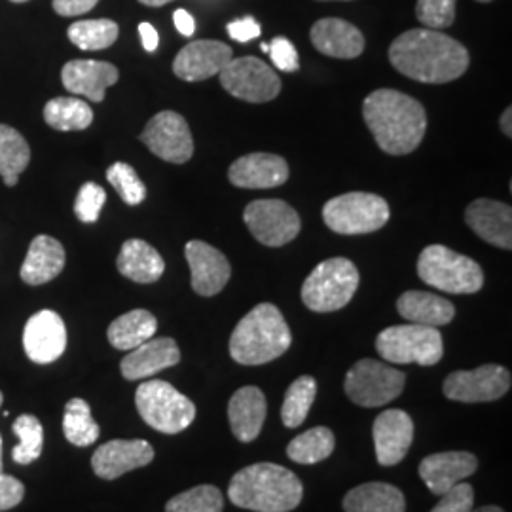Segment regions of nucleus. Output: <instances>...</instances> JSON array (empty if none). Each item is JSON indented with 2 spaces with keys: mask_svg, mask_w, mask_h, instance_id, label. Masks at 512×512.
<instances>
[{
  "mask_svg": "<svg viewBox=\"0 0 512 512\" xmlns=\"http://www.w3.org/2000/svg\"><path fill=\"white\" fill-rule=\"evenodd\" d=\"M389 61L399 73L423 84H446L469 69V52L456 38L433 29H412L395 38Z\"/></svg>",
  "mask_w": 512,
  "mask_h": 512,
  "instance_id": "obj_1",
  "label": "nucleus"
},
{
  "mask_svg": "<svg viewBox=\"0 0 512 512\" xmlns=\"http://www.w3.org/2000/svg\"><path fill=\"white\" fill-rule=\"evenodd\" d=\"M363 116L378 147L387 154L404 156L420 147L427 114L420 101L397 90H376L363 105Z\"/></svg>",
  "mask_w": 512,
  "mask_h": 512,
  "instance_id": "obj_2",
  "label": "nucleus"
},
{
  "mask_svg": "<svg viewBox=\"0 0 512 512\" xmlns=\"http://www.w3.org/2000/svg\"><path fill=\"white\" fill-rule=\"evenodd\" d=\"M228 497L236 507L247 511L291 512L300 505L304 486L283 465L255 463L234 475Z\"/></svg>",
  "mask_w": 512,
  "mask_h": 512,
  "instance_id": "obj_3",
  "label": "nucleus"
},
{
  "mask_svg": "<svg viewBox=\"0 0 512 512\" xmlns=\"http://www.w3.org/2000/svg\"><path fill=\"white\" fill-rule=\"evenodd\" d=\"M293 344V334L274 304H258L230 336L232 359L245 366L272 363Z\"/></svg>",
  "mask_w": 512,
  "mask_h": 512,
  "instance_id": "obj_4",
  "label": "nucleus"
},
{
  "mask_svg": "<svg viewBox=\"0 0 512 512\" xmlns=\"http://www.w3.org/2000/svg\"><path fill=\"white\" fill-rule=\"evenodd\" d=\"M421 281L450 294H475L484 285V272L473 258L444 245H429L418 258Z\"/></svg>",
  "mask_w": 512,
  "mask_h": 512,
  "instance_id": "obj_5",
  "label": "nucleus"
},
{
  "mask_svg": "<svg viewBox=\"0 0 512 512\" xmlns=\"http://www.w3.org/2000/svg\"><path fill=\"white\" fill-rule=\"evenodd\" d=\"M135 406L148 427L164 435L183 433L196 418L194 403L164 380H148L139 385Z\"/></svg>",
  "mask_w": 512,
  "mask_h": 512,
  "instance_id": "obj_6",
  "label": "nucleus"
},
{
  "mask_svg": "<svg viewBox=\"0 0 512 512\" xmlns=\"http://www.w3.org/2000/svg\"><path fill=\"white\" fill-rule=\"evenodd\" d=\"M359 287V272L348 258H329L321 262L302 285V302L315 313L346 308Z\"/></svg>",
  "mask_w": 512,
  "mask_h": 512,
  "instance_id": "obj_7",
  "label": "nucleus"
},
{
  "mask_svg": "<svg viewBox=\"0 0 512 512\" xmlns=\"http://www.w3.org/2000/svg\"><path fill=\"white\" fill-rule=\"evenodd\" d=\"M380 357L393 365L433 366L444 355L442 334L437 327L397 325L382 330L376 338Z\"/></svg>",
  "mask_w": 512,
  "mask_h": 512,
  "instance_id": "obj_8",
  "label": "nucleus"
},
{
  "mask_svg": "<svg viewBox=\"0 0 512 512\" xmlns=\"http://www.w3.org/2000/svg\"><path fill=\"white\" fill-rule=\"evenodd\" d=\"M389 205L382 196L351 192L332 198L323 207V220L332 232L342 236L370 234L384 228L389 220Z\"/></svg>",
  "mask_w": 512,
  "mask_h": 512,
  "instance_id": "obj_9",
  "label": "nucleus"
},
{
  "mask_svg": "<svg viewBox=\"0 0 512 512\" xmlns=\"http://www.w3.org/2000/svg\"><path fill=\"white\" fill-rule=\"evenodd\" d=\"M406 376L401 370L374 359H361L349 368L344 389L351 403L378 408L393 403L403 393Z\"/></svg>",
  "mask_w": 512,
  "mask_h": 512,
  "instance_id": "obj_10",
  "label": "nucleus"
},
{
  "mask_svg": "<svg viewBox=\"0 0 512 512\" xmlns=\"http://www.w3.org/2000/svg\"><path fill=\"white\" fill-rule=\"evenodd\" d=\"M219 76L226 92L247 103H268L281 92L279 76L258 57L230 59Z\"/></svg>",
  "mask_w": 512,
  "mask_h": 512,
  "instance_id": "obj_11",
  "label": "nucleus"
},
{
  "mask_svg": "<svg viewBox=\"0 0 512 512\" xmlns=\"http://www.w3.org/2000/svg\"><path fill=\"white\" fill-rule=\"evenodd\" d=\"M243 220L256 241L266 247H283L291 243L302 228L293 207L283 200H256L245 207Z\"/></svg>",
  "mask_w": 512,
  "mask_h": 512,
  "instance_id": "obj_12",
  "label": "nucleus"
},
{
  "mask_svg": "<svg viewBox=\"0 0 512 512\" xmlns=\"http://www.w3.org/2000/svg\"><path fill=\"white\" fill-rule=\"evenodd\" d=\"M509 389L511 372L499 365L452 372L442 385L444 397L458 403H490L505 397Z\"/></svg>",
  "mask_w": 512,
  "mask_h": 512,
  "instance_id": "obj_13",
  "label": "nucleus"
},
{
  "mask_svg": "<svg viewBox=\"0 0 512 512\" xmlns=\"http://www.w3.org/2000/svg\"><path fill=\"white\" fill-rule=\"evenodd\" d=\"M141 141L160 160L186 164L194 154V139L183 116L173 110L158 112L141 133Z\"/></svg>",
  "mask_w": 512,
  "mask_h": 512,
  "instance_id": "obj_14",
  "label": "nucleus"
},
{
  "mask_svg": "<svg viewBox=\"0 0 512 512\" xmlns=\"http://www.w3.org/2000/svg\"><path fill=\"white\" fill-rule=\"evenodd\" d=\"M23 348L27 357L37 365H50L67 349V327L59 313L37 311L31 315L23 330Z\"/></svg>",
  "mask_w": 512,
  "mask_h": 512,
  "instance_id": "obj_15",
  "label": "nucleus"
},
{
  "mask_svg": "<svg viewBox=\"0 0 512 512\" xmlns=\"http://www.w3.org/2000/svg\"><path fill=\"white\" fill-rule=\"evenodd\" d=\"M154 459V448L147 440H109L92 456V469L103 480H116L129 471L147 467Z\"/></svg>",
  "mask_w": 512,
  "mask_h": 512,
  "instance_id": "obj_16",
  "label": "nucleus"
},
{
  "mask_svg": "<svg viewBox=\"0 0 512 512\" xmlns=\"http://www.w3.org/2000/svg\"><path fill=\"white\" fill-rule=\"evenodd\" d=\"M376 459L382 467L403 461L414 442V421L404 410H384L372 427Z\"/></svg>",
  "mask_w": 512,
  "mask_h": 512,
  "instance_id": "obj_17",
  "label": "nucleus"
},
{
  "mask_svg": "<svg viewBox=\"0 0 512 512\" xmlns=\"http://www.w3.org/2000/svg\"><path fill=\"white\" fill-rule=\"evenodd\" d=\"M184 255L192 274V289L196 293L200 296H215L226 287L232 268L228 258L219 249L211 247L205 241L194 239L186 243Z\"/></svg>",
  "mask_w": 512,
  "mask_h": 512,
  "instance_id": "obj_18",
  "label": "nucleus"
},
{
  "mask_svg": "<svg viewBox=\"0 0 512 512\" xmlns=\"http://www.w3.org/2000/svg\"><path fill=\"white\" fill-rule=\"evenodd\" d=\"M232 57V48L219 40H194L173 61V73L184 82H202L219 74Z\"/></svg>",
  "mask_w": 512,
  "mask_h": 512,
  "instance_id": "obj_19",
  "label": "nucleus"
},
{
  "mask_svg": "<svg viewBox=\"0 0 512 512\" xmlns=\"http://www.w3.org/2000/svg\"><path fill=\"white\" fill-rule=\"evenodd\" d=\"M118 78L120 74L112 63L95 59H74L61 71V80L67 92L76 97L80 95L92 99L93 103H101L105 99V92L118 82Z\"/></svg>",
  "mask_w": 512,
  "mask_h": 512,
  "instance_id": "obj_20",
  "label": "nucleus"
},
{
  "mask_svg": "<svg viewBox=\"0 0 512 512\" xmlns=\"http://www.w3.org/2000/svg\"><path fill=\"white\" fill-rule=\"evenodd\" d=\"M230 183L238 188L247 190H262V188H275L287 183L289 179V165L275 154L255 152L241 156L228 169Z\"/></svg>",
  "mask_w": 512,
  "mask_h": 512,
  "instance_id": "obj_21",
  "label": "nucleus"
},
{
  "mask_svg": "<svg viewBox=\"0 0 512 512\" xmlns=\"http://www.w3.org/2000/svg\"><path fill=\"white\" fill-rule=\"evenodd\" d=\"M181 349L173 338H150L139 348L131 349L122 359L120 370L129 382L147 380L165 368L179 365Z\"/></svg>",
  "mask_w": 512,
  "mask_h": 512,
  "instance_id": "obj_22",
  "label": "nucleus"
},
{
  "mask_svg": "<svg viewBox=\"0 0 512 512\" xmlns=\"http://www.w3.org/2000/svg\"><path fill=\"white\" fill-rule=\"evenodd\" d=\"M476 469L478 459L471 452H440L423 459L418 471L429 492L442 495L461 480L475 475Z\"/></svg>",
  "mask_w": 512,
  "mask_h": 512,
  "instance_id": "obj_23",
  "label": "nucleus"
},
{
  "mask_svg": "<svg viewBox=\"0 0 512 512\" xmlns=\"http://www.w3.org/2000/svg\"><path fill=\"white\" fill-rule=\"evenodd\" d=\"M465 220L478 238L499 249L512 247V209L507 203L476 200L465 211Z\"/></svg>",
  "mask_w": 512,
  "mask_h": 512,
  "instance_id": "obj_24",
  "label": "nucleus"
},
{
  "mask_svg": "<svg viewBox=\"0 0 512 512\" xmlns=\"http://www.w3.org/2000/svg\"><path fill=\"white\" fill-rule=\"evenodd\" d=\"M311 42L321 54L338 59H355L365 50L363 33L338 18L319 19L311 27Z\"/></svg>",
  "mask_w": 512,
  "mask_h": 512,
  "instance_id": "obj_25",
  "label": "nucleus"
},
{
  "mask_svg": "<svg viewBox=\"0 0 512 512\" xmlns=\"http://www.w3.org/2000/svg\"><path fill=\"white\" fill-rule=\"evenodd\" d=\"M266 410V397L258 387L247 385L238 389L228 403V420L234 437L239 442H253L262 431Z\"/></svg>",
  "mask_w": 512,
  "mask_h": 512,
  "instance_id": "obj_26",
  "label": "nucleus"
},
{
  "mask_svg": "<svg viewBox=\"0 0 512 512\" xmlns=\"http://www.w3.org/2000/svg\"><path fill=\"white\" fill-rule=\"evenodd\" d=\"M65 268V249L63 245L46 234H40L31 241L25 262L21 266V281L27 285H44L54 281Z\"/></svg>",
  "mask_w": 512,
  "mask_h": 512,
  "instance_id": "obj_27",
  "label": "nucleus"
},
{
  "mask_svg": "<svg viewBox=\"0 0 512 512\" xmlns=\"http://www.w3.org/2000/svg\"><path fill=\"white\" fill-rule=\"evenodd\" d=\"M116 266L129 281L141 285L156 283L165 272L164 258L143 239H128L120 249Z\"/></svg>",
  "mask_w": 512,
  "mask_h": 512,
  "instance_id": "obj_28",
  "label": "nucleus"
},
{
  "mask_svg": "<svg viewBox=\"0 0 512 512\" xmlns=\"http://www.w3.org/2000/svg\"><path fill=\"white\" fill-rule=\"evenodd\" d=\"M397 310L408 323L425 327H444L452 323L456 308L450 300L423 291H406L397 300Z\"/></svg>",
  "mask_w": 512,
  "mask_h": 512,
  "instance_id": "obj_29",
  "label": "nucleus"
},
{
  "mask_svg": "<svg viewBox=\"0 0 512 512\" xmlns=\"http://www.w3.org/2000/svg\"><path fill=\"white\" fill-rule=\"evenodd\" d=\"M346 512H404L406 501L399 488L385 482H368L344 497Z\"/></svg>",
  "mask_w": 512,
  "mask_h": 512,
  "instance_id": "obj_30",
  "label": "nucleus"
},
{
  "mask_svg": "<svg viewBox=\"0 0 512 512\" xmlns=\"http://www.w3.org/2000/svg\"><path fill=\"white\" fill-rule=\"evenodd\" d=\"M156 330L158 321L150 311L133 310L114 319L107 330V336L112 348L131 351L154 338Z\"/></svg>",
  "mask_w": 512,
  "mask_h": 512,
  "instance_id": "obj_31",
  "label": "nucleus"
},
{
  "mask_svg": "<svg viewBox=\"0 0 512 512\" xmlns=\"http://www.w3.org/2000/svg\"><path fill=\"white\" fill-rule=\"evenodd\" d=\"M31 162V147L18 129L0 124V177L6 186H16L19 175Z\"/></svg>",
  "mask_w": 512,
  "mask_h": 512,
  "instance_id": "obj_32",
  "label": "nucleus"
},
{
  "mask_svg": "<svg viewBox=\"0 0 512 512\" xmlns=\"http://www.w3.org/2000/svg\"><path fill=\"white\" fill-rule=\"evenodd\" d=\"M46 124L57 131H82L92 126L93 110L76 97H55L44 107Z\"/></svg>",
  "mask_w": 512,
  "mask_h": 512,
  "instance_id": "obj_33",
  "label": "nucleus"
},
{
  "mask_svg": "<svg viewBox=\"0 0 512 512\" xmlns=\"http://www.w3.org/2000/svg\"><path fill=\"white\" fill-rule=\"evenodd\" d=\"M336 440L329 427H313L298 435L287 446V456L300 465H315L329 458L334 452Z\"/></svg>",
  "mask_w": 512,
  "mask_h": 512,
  "instance_id": "obj_34",
  "label": "nucleus"
},
{
  "mask_svg": "<svg viewBox=\"0 0 512 512\" xmlns=\"http://www.w3.org/2000/svg\"><path fill=\"white\" fill-rule=\"evenodd\" d=\"M63 433L65 439L69 440L78 448L92 446L95 440L99 439V425L93 420L92 408L84 399H71L65 404L63 414Z\"/></svg>",
  "mask_w": 512,
  "mask_h": 512,
  "instance_id": "obj_35",
  "label": "nucleus"
},
{
  "mask_svg": "<svg viewBox=\"0 0 512 512\" xmlns=\"http://www.w3.org/2000/svg\"><path fill=\"white\" fill-rule=\"evenodd\" d=\"M118 25L112 19H86V21H76L67 35L76 48L84 52H97V50H107L110 48L116 38H118Z\"/></svg>",
  "mask_w": 512,
  "mask_h": 512,
  "instance_id": "obj_36",
  "label": "nucleus"
},
{
  "mask_svg": "<svg viewBox=\"0 0 512 512\" xmlns=\"http://www.w3.org/2000/svg\"><path fill=\"white\" fill-rule=\"evenodd\" d=\"M315 395H317L315 378H311V376L296 378L285 393V401H283V408H281L283 425L289 427V429L300 427L310 414Z\"/></svg>",
  "mask_w": 512,
  "mask_h": 512,
  "instance_id": "obj_37",
  "label": "nucleus"
},
{
  "mask_svg": "<svg viewBox=\"0 0 512 512\" xmlns=\"http://www.w3.org/2000/svg\"><path fill=\"white\" fill-rule=\"evenodd\" d=\"M19 444L12 450V459L18 465H31L42 456L44 450V427L33 414H21L12 425Z\"/></svg>",
  "mask_w": 512,
  "mask_h": 512,
  "instance_id": "obj_38",
  "label": "nucleus"
},
{
  "mask_svg": "<svg viewBox=\"0 0 512 512\" xmlns=\"http://www.w3.org/2000/svg\"><path fill=\"white\" fill-rule=\"evenodd\" d=\"M224 497L217 486L202 484L167 501L165 512H222Z\"/></svg>",
  "mask_w": 512,
  "mask_h": 512,
  "instance_id": "obj_39",
  "label": "nucleus"
},
{
  "mask_svg": "<svg viewBox=\"0 0 512 512\" xmlns=\"http://www.w3.org/2000/svg\"><path fill=\"white\" fill-rule=\"evenodd\" d=\"M107 181L114 186L118 196L128 205H139L147 198V186L129 164L116 162L110 165L107 169Z\"/></svg>",
  "mask_w": 512,
  "mask_h": 512,
  "instance_id": "obj_40",
  "label": "nucleus"
},
{
  "mask_svg": "<svg viewBox=\"0 0 512 512\" xmlns=\"http://www.w3.org/2000/svg\"><path fill=\"white\" fill-rule=\"evenodd\" d=\"M456 6L458 0H418L416 4V16L425 29H446L456 19Z\"/></svg>",
  "mask_w": 512,
  "mask_h": 512,
  "instance_id": "obj_41",
  "label": "nucleus"
},
{
  "mask_svg": "<svg viewBox=\"0 0 512 512\" xmlns=\"http://www.w3.org/2000/svg\"><path fill=\"white\" fill-rule=\"evenodd\" d=\"M105 203H107V192L103 186L95 183L82 184L74 202V213L82 222L93 224L99 220Z\"/></svg>",
  "mask_w": 512,
  "mask_h": 512,
  "instance_id": "obj_42",
  "label": "nucleus"
},
{
  "mask_svg": "<svg viewBox=\"0 0 512 512\" xmlns=\"http://www.w3.org/2000/svg\"><path fill=\"white\" fill-rule=\"evenodd\" d=\"M475 509V490L471 484L459 482L446 494L440 495V501L431 512H471Z\"/></svg>",
  "mask_w": 512,
  "mask_h": 512,
  "instance_id": "obj_43",
  "label": "nucleus"
},
{
  "mask_svg": "<svg viewBox=\"0 0 512 512\" xmlns=\"http://www.w3.org/2000/svg\"><path fill=\"white\" fill-rule=\"evenodd\" d=\"M270 57L274 61L275 67L285 73H296L300 69L298 61V52L294 48L293 42L285 37H275L270 44Z\"/></svg>",
  "mask_w": 512,
  "mask_h": 512,
  "instance_id": "obj_44",
  "label": "nucleus"
},
{
  "mask_svg": "<svg viewBox=\"0 0 512 512\" xmlns=\"http://www.w3.org/2000/svg\"><path fill=\"white\" fill-rule=\"evenodd\" d=\"M25 497V486L16 476L0 473V512L16 509Z\"/></svg>",
  "mask_w": 512,
  "mask_h": 512,
  "instance_id": "obj_45",
  "label": "nucleus"
},
{
  "mask_svg": "<svg viewBox=\"0 0 512 512\" xmlns=\"http://www.w3.org/2000/svg\"><path fill=\"white\" fill-rule=\"evenodd\" d=\"M226 29H228L230 37L234 38V40H238V42H249V40H253V38L260 37V33H262L258 21H256L255 18H251V16L236 19V21L228 23Z\"/></svg>",
  "mask_w": 512,
  "mask_h": 512,
  "instance_id": "obj_46",
  "label": "nucleus"
},
{
  "mask_svg": "<svg viewBox=\"0 0 512 512\" xmlns=\"http://www.w3.org/2000/svg\"><path fill=\"white\" fill-rule=\"evenodd\" d=\"M99 0H54V10L59 16L74 18L93 10Z\"/></svg>",
  "mask_w": 512,
  "mask_h": 512,
  "instance_id": "obj_47",
  "label": "nucleus"
},
{
  "mask_svg": "<svg viewBox=\"0 0 512 512\" xmlns=\"http://www.w3.org/2000/svg\"><path fill=\"white\" fill-rule=\"evenodd\" d=\"M173 21H175V27H177V31L184 35V37H192L194 35V31H196V21L194 18L186 12V10H177L175 14H173Z\"/></svg>",
  "mask_w": 512,
  "mask_h": 512,
  "instance_id": "obj_48",
  "label": "nucleus"
},
{
  "mask_svg": "<svg viewBox=\"0 0 512 512\" xmlns=\"http://www.w3.org/2000/svg\"><path fill=\"white\" fill-rule=\"evenodd\" d=\"M139 35H141V40H143V48L147 52H156V48L160 44V37H158V31L150 23L145 21V23L139 25Z\"/></svg>",
  "mask_w": 512,
  "mask_h": 512,
  "instance_id": "obj_49",
  "label": "nucleus"
},
{
  "mask_svg": "<svg viewBox=\"0 0 512 512\" xmlns=\"http://www.w3.org/2000/svg\"><path fill=\"white\" fill-rule=\"evenodd\" d=\"M511 118L512 110L511 107H509V109L503 112V116H501V131H503L507 137H512Z\"/></svg>",
  "mask_w": 512,
  "mask_h": 512,
  "instance_id": "obj_50",
  "label": "nucleus"
},
{
  "mask_svg": "<svg viewBox=\"0 0 512 512\" xmlns=\"http://www.w3.org/2000/svg\"><path fill=\"white\" fill-rule=\"evenodd\" d=\"M141 4H145V6H152V8H160V6H164L167 2H171V0H139Z\"/></svg>",
  "mask_w": 512,
  "mask_h": 512,
  "instance_id": "obj_51",
  "label": "nucleus"
},
{
  "mask_svg": "<svg viewBox=\"0 0 512 512\" xmlns=\"http://www.w3.org/2000/svg\"><path fill=\"white\" fill-rule=\"evenodd\" d=\"M471 512H505L503 509H499V507H495V505H486V507H480V509H473Z\"/></svg>",
  "mask_w": 512,
  "mask_h": 512,
  "instance_id": "obj_52",
  "label": "nucleus"
},
{
  "mask_svg": "<svg viewBox=\"0 0 512 512\" xmlns=\"http://www.w3.org/2000/svg\"><path fill=\"white\" fill-rule=\"evenodd\" d=\"M0 473H4V467H2V435H0Z\"/></svg>",
  "mask_w": 512,
  "mask_h": 512,
  "instance_id": "obj_53",
  "label": "nucleus"
},
{
  "mask_svg": "<svg viewBox=\"0 0 512 512\" xmlns=\"http://www.w3.org/2000/svg\"><path fill=\"white\" fill-rule=\"evenodd\" d=\"M262 50L268 54L270 52V44H262Z\"/></svg>",
  "mask_w": 512,
  "mask_h": 512,
  "instance_id": "obj_54",
  "label": "nucleus"
},
{
  "mask_svg": "<svg viewBox=\"0 0 512 512\" xmlns=\"http://www.w3.org/2000/svg\"><path fill=\"white\" fill-rule=\"evenodd\" d=\"M4 403V395H2V391H0V406Z\"/></svg>",
  "mask_w": 512,
  "mask_h": 512,
  "instance_id": "obj_55",
  "label": "nucleus"
},
{
  "mask_svg": "<svg viewBox=\"0 0 512 512\" xmlns=\"http://www.w3.org/2000/svg\"><path fill=\"white\" fill-rule=\"evenodd\" d=\"M12 2H18L19 4V2H27V0H12Z\"/></svg>",
  "mask_w": 512,
  "mask_h": 512,
  "instance_id": "obj_56",
  "label": "nucleus"
},
{
  "mask_svg": "<svg viewBox=\"0 0 512 512\" xmlns=\"http://www.w3.org/2000/svg\"><path fill=\"white\" fill-rule=\"evenodd\" d=\"M478 2H492V0H478Z\"/></svg>",
  "mask_w": 512,
  "mask_h": 512,
  "instance_id": "obj_57",
  "label": "nucleus"
}]
</instances>
